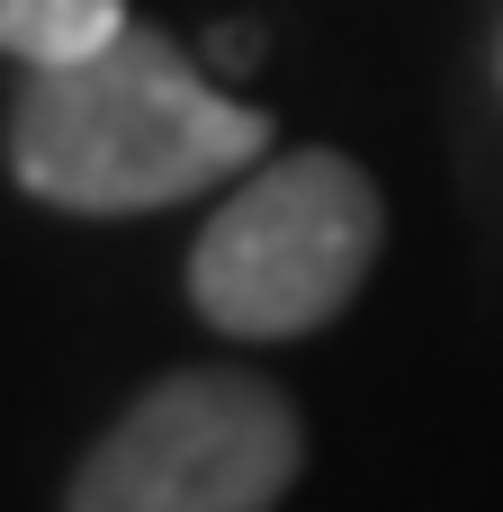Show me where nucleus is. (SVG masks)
<instances>
[{
	"label": "nucleus",
	"mask_w": 503,
	"mask_h": 512,
	"mask_svg": "<svg viewBox=\"0 0 503 512\" xmlns=\"http://www.w3.org/2000/svg\"><path fill=\"white\" fill-rule=\"evenodd\" d=\"M495 72H503V54H495Z\"/></svg>",
	"instance_id": "423d86ee"
},
{
	"label": "nucleus",
	"mask_w": 503,
	"mask_h": 512,
	"mask_svg": "<svg viewBox=\"0 0 503 512\" xmlns=\"http://www.w3.org/2000/svg\"><path fill=\"white\" fill-rule=\"evenodd\" d=\"M270 153V117L153 27H117L99 54L27 72L9 108V171L63 216H153L234 189Z\"/></svg>",
	"instance_id": "f257e3e1"
},
{
	"label": "nucleus",
	"mask_w": 503,
	"mask_h": 512,
	"mask_svg": "<svg viewBox=\"0 0 503 512\" xmlns=\"http://www.w3.org/2000/svg\"><path fill=\"white\" fill-rule=\"evenodd\" d=\"M207 72H225V81L261 72V27H252V18H234V27H207Z\"/></svg>",
	"instance_id": "39448f33"
},
{
	"label": "nucleus",
	"mask_w": 503,
	"mask_h": 512,
	"mask_svg": "<svg viewBox=\"0 0 503 512\" xmlns=\"http://www.w3.org/2000/svg\"><path fill=\"white\" fill-rule=\"evenodd\" d=\"M117 27H135L126 0H0V54H18L27 72L99 54Z\"/></svg>",
	"instance_id": "20e7f679"
},
{
	"label": "nucleus",
	"mask_w": 503,
	"mask_h": 512,
	"mask_svg": "<svg viewBox=\"0 0 503 512\" xmlns=\"http://www.w3.org/2000/svg\"><path fill=\"white\" fill-rule=\"evenodd\" d=\"M306 468L297 405L252 369H180L117 414L63 512H270Z\"/></svg>",
	"instance_id": "7ed1b4c3"
},
{
	"label": "nucleus",
	"mask_w": 503,
	"mask_h": 512,
	"mask_svg": "<svg viewBox=\"0 0 503 512\" xmlns=\"http://www.w3.org/2000/svg\"><path fill=\"white\" fill-rule=\"evenodd\" d=\"M387 207L351 153H261L189 243V297L225 342H297L378 270Z\"/></svg>",
	"instance_id": "f03ea898"
}]
</instances>
